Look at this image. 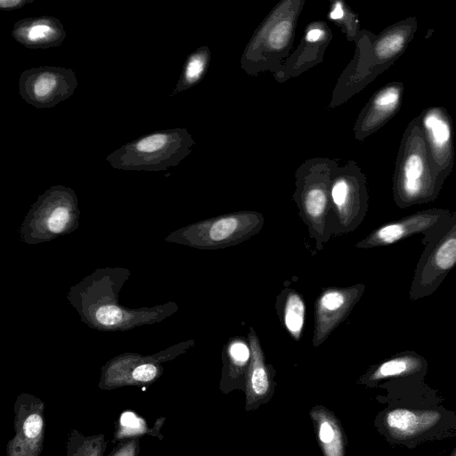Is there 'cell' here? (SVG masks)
<instances>
[{"label":"cell","instance_id":"1","mask_svg":"<svg viewBox=\"0 0 456 456\" xmlns=\"http://www.w3.org/2000/svg\"><path fill=\"white\" fill-rule=\"evenodd\" d=\"M128 268L99 267L69 288L67 299L82 322L101 331H127L159 323L178 311L175 302L129 308L119 302V292L128 281Z\"/></svg>","mask_w":456,"mask_h":456},{"label":"cell","instance_id":"2","mask_svg":"<svg viewBox=\"0 0 456 456\" xmlns=\"http://www.w3.org/2000/svg\"><path fill=\"white\" fill-rule=\"evenodd\" d=\"M417 28L416 17L411 16L379 35L362 29L354 42V55L338 77L328 107L333 109L346 102L390 68L406 51Z\"/></svg>","mask_w":456,"mask_h":456},{"label":"cell","instance_id":"3","mask_svg":"<svg viewBox=\"0 0 456 456\" xmlns=\"http://www.w3.org/2000/svg\"><path fill=\"white\" fill-rule=\"evenodd\" d=\"M305 0H281L254 31L241 54V69L250 76L275 73L292 52L297 20Z\"/></svg>","mask_w":456,"mask_h":456},{"label":"cell","instance_id":"4","mask_svg":"<svg viewBox=\"0 0 456 456\" xmlns=\"http://www.w3.org/2000/svg\"><path fill=\"white\" fill-rule=\"evenodd\" d=\"M392 181L393 200L402 209L431 203L441 191L430 167L418 116L403 132Z\"/></svg>","mask_w":456,"mask_h":456},{"label":"cell","instance_id":"5","mask_svg":"<svg viewBox=\"0 0 456 456\" xmlns=\"http://www.w3.org/2000/svg\"><path fill=\"white\" fill-rule=\"evenodd\" d=\"M338 166L336 159L314 157L304 161L295 172L293 200L318 250L332 235L330 191Z\"/></svg>","mask_w":456,"mask_h":456},{"label":"cell","instance_id":"6","mask_svg":"<svg viewBox=\"0 0 456 456\" xmlns=\"http://www.w3.org/2000/svg\"><path fill=\"white\" fill-rule=\"evenodd\" d=\"M379 429L389 443L410 449L456 436V412L442 404L389 405L379 418Z\"/></svg>","mask_w":456,"mask_h":456},{"label":"cell","instance_id":"7","mask_svg":"<svg viewBox=\"0 0 456 456\" xmlns=\"http://www.w3.org/2000/svg\"><path fill=\"white\" fill-rule=\"evenodd\" d=\"M194 144L186 128L162 129L124 144L106 160L120 170L165 171L188 157Z\"/></svg>","mask_w":456,"mask_h":456},{"label":"cell","instance_id":"8","mask_svg":"<svg viewBox=\"0 0 456 456\" xmlns=\"http://www.w3.org/2000/svg\"><path fill=\"white\" fill-rule=\"evenodd\" d=\"M80 210L75 191L53 185L32 204L19 229L20 240L37 245L75 232Z\"/></svg>","mask_w":456,"mask_h":456},{"label":"cell","instance_id":"9","mask_svg":"<svg viewBox=\"0 0 456 456\" xmlns=\"http://www.w3.org/2000/svg\"><path fill=\"white\" fill-rule=\"evenodd\" d=\"M265 218L256 211H239L205 219L169 233L165 240L199 249L238 245L260 232Z\"/></svg>","mask_w":456,"mask_h":456},{"label":"cell","instance_id":"10","mask_svg":"<svg viewBox=\"0 0 456 456\" xmlns=\"http://www.w3.org/2000/svg\"><path fill=\"white\" fill-rule=\"evenodd\" d=\"M414 270L409 297L412 301L431 296L456 267V210L430 235Z\"/></svg>","mask_w":456,"mask_h":456},{"label":"cell","instance_id":"11","mask_svg":"<svg viewBox=\"0 0 456 456\" xmlns=\"http://www.w3.org/2000/svg\"><path fill=\"white\" fill-rule=\"evenodd\" d=\"M332 234L354 231L363 221L369 206L366 176L354 160L336 167L330 191Z\"/></svg>","mask_w":456,"mask_h":456},{"label":"cell","instance_id":"12","mask_svg":"<svg viewBox=\"0 0 456 456\" xmlns=\"http://www.w3.org/2000/svg\"><path fill=\"white\" fill-rule=\"evenodd\" d=\"M73 69L58 66H40L20 73L19 93L37 109H48L69 98L77 87Z\"/></svg>","mask_w":456,"mask_h":456},{"label":"cell","instance_id":"13","mask_svg":"<svg viewBox=\"0 0 456 456\" xmlns=\"http://www.w3.org/2000/svg\"><path fill=\"white\" fill-rule=\"evenodd\" d=\"M430 167L438 187L451 175L454 165L453 123L445 108L424 109L419 115Z\"/></svg>","mask_w":456,"mask_h":456},{"label":"cell","instance_id":"14","mask_svg":"<svg viewBox=\"0 0 456 456\" xmlns=\"http://www.w3.org/2000/svg\"><path fill=\"white\" fill-rule=\"evenodd\" d=\"M452 214L445 208H428L383 224L355 244L357 248L388 246L416 234L430 235Z\"/></svg>","mask_w":456,"mask_h":456},{"label":"cell","instance_id":"15","mask_svg":"<svg viewBox=\"0 0 456 456\" xmlns=\"http://www.w3.org/2000/svg\"><path fill=\"white\" fill-rule=\"evenodd\" d=\"M365 285L357 283L346 288L323 289L314 304V330L313 344L319 346L349 315L361 299Z\"/></svg>","mask_w":456,"mask_h":456},{"label":"cell","instance_id":"16","mask_svg":"<svg viewBox=\"0 0 456 456\" xmlns=\"http://www.w3.org/2000/svg\"><path fill=\"white\" fill-rule=\"evenodd\" d=\"M332 37V32L326 21L309 22L305 28L297 47L273 74L274 79L279 83H284L320 64L323 61L325 51Z\"/></svg>","mask_w":456,"mask_h":456},{"label":"cell","instance_id":"17","mask_svg":"<svg viewBox=\"0 0 456 456\" xmlns=\"http://www.w3.org/2000/svg\"><path fill=\"white\" fill-rule=\"evenodd\" d=\"M404 94V85L392 81L377 90L360 111L353 131L355 139L362 142L376 133L399 111Z\"/></svg>","mask_w":456,"mask_h":456},{"label":"cell","instance_id":"18","mask_svg":"<svg viewBox=\"0 0 456 456\" xmlns=\"http://www.w3.org/2000/svg\"><path fill=\"white\" fill-rule=\"evenodd\" d=\"M66 36L61 21L49 15L21 19L12 30V37L18 43L33 50L57 47Z\"/></svg>","mask_w":456,"mask_h":456},{"label":"cell","instance_id":"19","mask_svg":"<svg viewBox=\"0 0 456 456\" xmlns=\"http://www.w3.org/2000/svg\"><path fill=\"white\" fill-rule=\"evenodd\" d=\"M428 371L426 358L412 350H405L371 366L362 376V381L377 385L380 381L411 377L425 378Z\"/></svg>","mask_w":456,"mask_h":456},{"label":"cell","instance_id":"20","mask_svg":"<svg viewBox=\"0 0 456 456\" xmlns=\"http://www.w3.org/2000/svg\"><path fill=\"white\" fill-rule=\"evenodd\" d=\"M248 342L250 348V361L247 373V405L262 399L270 390V376L258 337L249 328Z\"/></svg>","mask_w":456,"mask_h":456},{"label":"cell","instance_id":"21","mask_svg":"<svg viewBox=\"0 0 456 456\" xmlns=\"http://www.w3.org/2000/svg\"><path fill=\"white\" fill-rule=\"evenodd\" d=\"M310 415L316 426L324 456H345V437L338 419L328 409L316 406Z\"/></svg>","mask_w":456,"mask_h":456},{"label":"cell","instance_id":"22","mask_svg":"<svg viewBox=\"0 0 456 456\" xmlns=\"http://www.w3.org/2000/svg\"><path fill=\"white\" fill-rule=\"evenodd\" d=\"M277 309L288 332L295 340H299L304 329L305 313L302 296L294 289H285L278 297Z\"/></svg>","mask_w":456,"mask_h":456},{"label":"cell","instance_id":"23","mask_svg":"<svg viewBox=\"0 0 456 456\" xmlns=\"http://www.w3.org/2000/svg\"><path fill=\"white\" fill-rule=\"evenodd\" d=\"M210 61L211 52L208 46H200L191 52L187 56L179 79L169 95L175 96L199 84L205 77Z\"/></svg>","mask_w":456,"mask_h":456},{"label":"cell","instance_id":"24","mask_svg":"<svg viewBox=\"0 0 456 456\" xmlns=\"http://www.w3.org/2000/svg\"><path fill=\"white\" fill-rule=\"evenodd\" d=\"M155 356L145 358L136 354H126L113 360L108 371L131 370V377L134 380L149 382L156 378L159 370L153 359Z\"/></svg>","mask_w":456,"mask_h":456},{"label":"cell","instance_id":"25","mask_svg":"<svg viewBox=\"0 0 456 456\" xmlns=\"http://www.w3.org/2000/svg\"><path fill=\"white\" fill-rule=\"evenodd\" d=\"M327 17L341 30L347 41L354 43L356 41L362 30L360 20L357 13L344 1H331Z\"/></svg>","mask_w":456,"mask_h":456},{"label":"cell","instance_id":"26","mask_svg":"<svg viewBox=\"0 0 456 456\" xmlns=\"http://www.w3.org/2000/svg\"><path fill=\"white\" fill-rule=\"evenodd\" d=\"M225 356L228 360L230 374L237 377L242 374L245 368L249 365V345L246 344L241 338H232L226 345Z\"/></svg>","mask_w":456,"mask_h":456},{"label":"cell","instance_id":"27","mask_svg":"<svg viewBox=\"0 0 456 456\" xmlns=\"http://www.w3.org/2000/svg\"><path fill=\"white\" fill-rule=\"evenodd\" d=\"M43 419L37 414L29 415L23 424V432L28 438H36L42 431Z\"/></svg>","mask_w":456,"mask_h":456},{"label":"cell","instance_id":"28","mask_svg":"<svg viewBox=\"0 0 456 456\" xmlns=\"http://www.w3.org/2000/svg\"><path fill=\"white\" fill-rule=\"evenodd\" d=\"M33 2L34 0H0V9L2 11H13Z\"/></svg>","mask_w":456,"mask_h":456},{"label":"cell","instance_id":"29","mask_svg":"<svg viewBox=\"0 0 456 456\" xmlns=\"http://www.w3.org/2000/svg\"><path fill=\"white\" fill-rule=\"evenodd\" d=\"M120 422L126 428H136L139 427L140 419L132 412H125L120 418Z\"/></svg>","mask_w":456,"mask_h":456},{"label":"cell","instance_id":"30","mask_svg":"<svg viewBox=\"0 0 456 456\" xmlns=\"http://www.w3.org/2000/svg\"><path fill=\"white\" fill-rule=\"evenodd\" d=\"M449 456H456V447L452 451Z\"/></svg>","mask_w":456,"mask_h":456}]
</instances>
